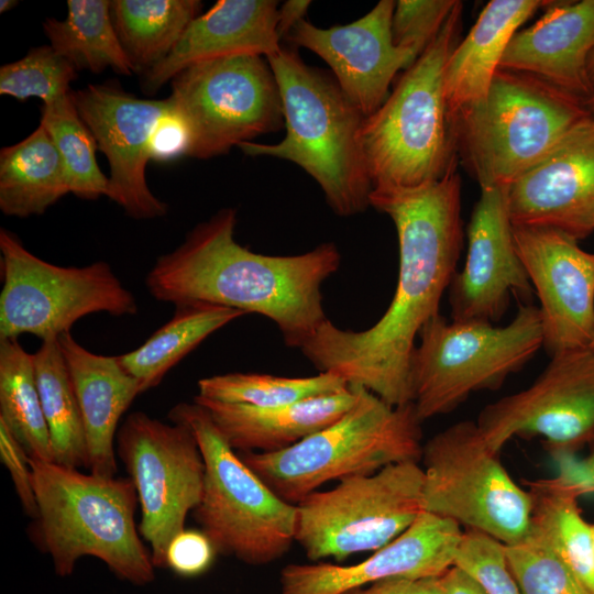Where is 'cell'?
<instances>
[{
	"label": "cell",
	"instance_id": "cell-44",
	"mask_svg": "<svg viewBox=\"0 0 594 594\" xmlns=\"http://www.w3.org/2000/svg\"><path fill=\"white\" fill-rule=\"evenodd\" d=\"M340 594H446L439 578H393L349 588Z\"/></svg>",
	"mask_w": 594,
	"mask_h": 594
},
{
	"label": "cell",
	"instance_id": "cell-12",
	"mask_svg": "<svg viewBox=\"0 0 594 594\" xmlns=\"http://www.w3.org/2000/svg\"><path fill=\"white\" fill-rule=\"evenodd\" d=\"M0 252V339L30 333L45 341L69 332L78 319L90 314L121 317L138 312L133 294L103 261L82 267L54 265L35 256L3 228Z\"/></svg>",
	"mask_w": 594,
	"mask_h": 594
},
{
	"label": "cell",
	"instance_id": "cell-17",
	"mask_svg": "<svg viewBox=\"0 0 594 594\" xmlns=\"http://www.w3.org/2000/svg\"><path fill=\"white\" fill-rule=\"evenodd\" d=\"M514 241L540 301L542 346L554 354L594 340V253L554 228L514 226Z\"/></svg>",
	"mask_w": 594,
	"mask_h": 594
},
{
	"label": "cell",
	"instance_id": "cell-43",
	"mask_svg": "<svg viewBox=\"0 0 594 594\" xmlns=\"http://www.w3.org/2000/svg\"><path fill=\"white\" fill-rule=\"evenodd\" d=\"M557 465L553 480L575 497L594 494V449L585 458L572 452L551 454Z\"/></svg>",
	"mask_w": 594,
	"mask_h": 594
},
{
	"label": "cell",
	"instance_id": "cell-47",
	"mask_svg": "<svg viewBox=\"0 0 594 594\" xmlns=\"http://www.w3.org/2000/svg\"><path fill=\"white\" fill-rule=\"evenodd\" d=\"M587 76L594 87V48L592 50L587 61Z\"/></svg>",
	"mask_w": 594,
	"mask_h": 594
},
{
	"label": "cell",
	"instance_id": "cell-40",
	"mask_svg": "<svg viewBox=\"0 0 594 594\" xmlns=\"http://www.w3.org/2000/svg\"><path fill=\"white\" fill-rule=\"evenodd\" d=\"M217 553L210 539L200 530H183L169 543L166 568L182 576L206 572Z\"/></svg>",
	"mask_w": 594,
	"mask_h": 594
},
{
	"label": "cell",
	"instance_id": "cell-4",
	"mask_svg": "<svg viewBox=\"0 0 594 594\" xmlns=\"http://www.w3.org/2000/svg\"><path fill=\"white\" fill-rule=\"evenodd\" d=\"M37 504L36 535L57 575L68 576L86 556L119 579L145 585L155 579L151 552L134 521L138 492L129 477H103L30 459Z\"/></svg>",
	"mask_w": 594,
	"mask_h": 594
},
{
	"label": "cell",
	"instance_id": "cell-18",
	"mask_svg": "<svg viewBox=\"0 0 594 594\" xmlns=\"http://www.w3.org/2000/svg\"><path fill=\"white\" fill-rule=\"evenodd\" d=\"M468 255L449 286L453 321L494 322L510 296L530 299L532 285L517 253L506 187L481 189L468 226Z\"/></svg>",
	"mask_w": 594,
	"mask_h": 594
},
{
	"label": "cell",
	"instance_id": "cell-20",
	"mask_svg": "<svg viewBox=\"0 0 594 594\" xmlns=\"http://www.w3.org/2000/svg\"><path fill=\"white\" fill-rule=\"evenodd\" d=\"M395 2L381 0L359 20L329 29L302 20L286 37L329 65L336 81L364 118L384 103L395 75L417 59L409 50L394 44Z\"/></svg>",
	"mask_w": 594,
	"mask_h": 594
},
{
	"label": "cell",
	"instance_id": "cell-37",
	"mask_svg": "<svg viewBox=\"0 0 594 594\" xmlns=\"http://www.w3.org/2000/svg\"><path fill=\"white\" fill-rule=\"evenodd\" d=\"M505 553L521 594H593L548 546L529 535L505 546Z\"/></svg>",
	"mask_w": 594,
	"mask_h": 594
},
{
	"label": "cell",
	"instance_id": "cell-9",
	"mask_svg": "<svg viewBox=\"0 0 594 594\" xmlns=\"http://www.w3.org/2000/svg\"><path fill=\"white\" fill-rule=\"evenodd\" d=\"M410 359L411 403L422 422L449 414L470 394L496 389L542 346L539 307L520 305L504 327L448 322L440 314L421 328Z\"/></svg>",
	"mask_w": 594,
	"mask_h": 594
},
{
	"label": "cell",
	"instance_id": "cell-35",
	"mask_svg": "<svg viewBox=\"0 0 594 594\" xmlns=\"http://www.w3.org/2000/svg\"><path fill=\"white\" fill-rule=\"evenodd\" d=\"M72 91L41 107L40 124L59 153L69 191L80 199L95 200L106 196L108 177L98 166L97 141L80 118Z\"/></svg>",
	"mask_w": 594,
	"mask_h": 594
},
{
	"label": "cell",
	"instance_id": "cell-2",
	"mask_svg": "<svg viewBox=\"0 0 594 594\" xmlns=\"http://www.w3.org/2000/svg\"><path fill=\"white\" fill-rule=\"evenodd\" d=\"M237 210L222 208L157 257L145 285L160 301L202 302L272 320L289 348L299 349L328 320L322 283L341 254L332 242L297 255L255 253L234 239Z\"/></svg>",
	"mask_w": 594,
	"mask_h": 594
},
{
	"label": "cell",
	"instance_id": "cell-36",
	"mask_svg": "<svg viewBox=\"0 0 594 594\" xmlns=\"http://www.w3.org/2000/svg\"><path fill=\"white\" fill-rule=\"evenodd\" d=\"M78 72L51 45L33 47L22 58L0 67V95L26 101L40 98L43 105L66 96Z\"/></svg>",
	"mask_w": 594,
	"mask_h": 594
},
{
	"label": "cell",
	"instance_id": "cell-8",
	"mask_svg": "<svg viewBox=\"0 0 594 594\" xmlns=\"http://www.w3.org/2000/svg\"><path fill=\"white\" fill-rule=\"evenodd\" d=\"M172 422L188 427L205 462V486L194 517L217 553L262 565L282 558L295 541L297 507L279 497L234 452L210 414L179 403Z\"/></svg>",
	"mask_w": 594,
	"mask_h": 594
},
{
	"label": "cell",
	"instance_id": "cell-27",
	"mask_svg": "<svg viewBox=\"0 0 594 594\" xmlns=\"http://www.w3.org/2000/svg\"><path fill=\"white\" fill-rule=\"evenodd\" d=\"M69 191L59 153L43 125L0 151V209L6 216L42 215Z\"/></svg>",
	"mask_w": 594,
	"mask_h": 594
},
{
	"label": "cell",
	"instance_id": "cell-11",
	"mask_svg": "<svg viewBox=\"0 0 594 594\" xmlns=\"http://www.w3.org/2000/svg\"><path fill=\"white\" fill-rule=\"evenodd\" d=\"M422 488L424 470L409 461L312 492L296 504L295 541L311 561L376 551L424 512Z\"/></svg>",
	"mask_w": 594,
	"mask_h": 594
},
{
	"label": "cell",
	"instance_id": "cell-51",
	"mask_svg": "<svg viewBox=\"0 0 594 594\" xmlns=\"http://www.w3.org/2000/svg\"><path fill=\"white\" fill-rule=\"evenodd\" d=\"M590 348L594 351V340H593V342H592V344H591Z\"/></svg>",
	"mask_w": 594,
	"mask_h": 594
},
{
	"label": "cell",
	"instance_id": "cell-45",
	"mask_svg": "<svg viewBox=\"0 0 594 594\" xmlns=\"http://www.w3.org/2000/svg\"><path fill=\"white\" fill-rule=\"evenodd\" d=\"M309 0H288L277 11V33L280 40L286 38L293 29L302 20L309 9Z\"/></svg>",
	"mask_w": 594,
	"mask_h": 594
},
{
	"label": "cell",
	"instance_id": "cell-31",
	"mask_svg": "<svg viewBox=\"0 0 594 594\" xmlns=\"http://www.w3.org/2000/svg\"><path fill=\"white\" fill-rule=\"evenodd\" d=\"M43 30L53 50L77 72L134 73L117 35L109 0H68L66 18L46 19Z\"/></svg>",
	"mask_w": 594,
	"mask_h": 594
},
{
	"label": "cell",
	"instance_id": "cell-39",
	"mask_svg": "<svg viewBox=\"0 0 594 594\" xmlns=\"http://www.w3.org/2000/svg\"><path fill=\"white\" fill-rule=\"evenodd\" d=\"M455 0H399L392 18V36L398 47L416 58L436 38L455 8Z\"/></svg>",
	"mask_w": 594,
	"mask_h": 594
},
{
	"label": "cell",
	"instance_id": "cell-34",
	"mask_svg": "<svg viewBox=\"0 0 594 594\" xmlns=\"http://www.w3.org/2000/svg\"><path fill=\"white\" fill-rule=\"evenodd\" d=\"M195 400L274 408L333 395L349 384L331 372L307 377H285L260 373H227L198 381Z\"/></svg>",
	"mask_w": 594,
	"mask_h": 594
},
{
	"label": "cell",
	"instance_id": "cell-19",
	"mask_svg": "<svg viewBox=\"0 0 594 594\" xmlns=\"http://www.w3.org/2000/svg\"><path fill=\"white\" fill-rule=\"evenodd\" d=\"M514 226L560 230L578 241L594 231V117L573 127L506 187Z\"/></svg>",
	"mask_w": 594,
	"mask_h": 594
},
{
	"label": "cell",
	"instance_id": "cell-50",
	"mask_svg": "<svg viewBox=\"0 0 594 594\" xmlns=\"http://www.w3.org/2000/svg\"><path fill=\"white\" fill-rule=\"evenodd\" d=\"M593 542H594V524L592 525Z\"/></svg>",
	"mask_w": 594,
	"mask_h": 594
},
{
	"label": "cell",
	"instance_id": "cell-38",
	"mask_svg": "<svg viewBox=\"0 0 594 594\" xmlns=\"http://www.w3.org/2000/svg\"><path fill=\"white\" fill-rule=\"evenodd\" d=\"M454 565L473 576L487 594H521L505 553V544L477 530L466 529Z\"/></svg>",
	"mask_w": 594,
	"mask_h": 594
},
{
	"label": "cell",
	"instance_id": "cell-30",
	"mask_svg": "<svg viewBox=\"0 0 594 594\" xmlns=\"http://www.w3.org/2000/svg\"><path fill=\"white\" fill-rule=\"evenodd\" d=\"M531 516L527 535L548 546L594 594L592 525L582 516L578 497L553 477L527 482Z\"/></svg>",
	"mask_w": 594,
	"mask_h": 594
},
{
	"label": "cell",
	"instance_id": "cell-28",
	"mask_svg": "<svg viewBox=\"0 0 594 594\" xmlns=\"http://www.w3.org/2000/svg\"><path fill=\"white\" fill-rule=\"evenodd\" d=\"M244 312L218 305L193 302L176 306L170 320L135 350L118 355L142 393L157 386L166 373L210 334Z\"/></svg>",
	"mask_w": 594,
	"mask_h": 594
},
{
	"label": "cell",
	"instance_id": "cell-10",
	"mask_svg": "<svg viewBox=\"0 0 594 594\" xmlns=\"http://www.w3.org/2000/svg\"><path fill=\"white\" fill-rule=\"evenodd\" d=\"M476 422L463 420L422 447L424 512L477 530L505 546L529 529L531 497L506 471Z\"/></svg>",
	"mask_w": 594,
	"mask_h": 594
},
{
	"label": "cell",
	"instance_id": "cell-32",
	"mask_svg": "<svg viewBox=\"0 0 594 594\" xmlns=\"http://www.w3.org/2000/svg\"><path fill=\"white\" fill-rule=\"evenodd\" d=\"M33 364L54 462L88 469L84 422L58 338L42 341L33 353Z\"/></svg>",
	"mask_w": 594,
	"mask_h": 594
},
{
	"label": "cell",
	"instance_id": "cell-6",
	"mask_svg": "<svg viewBox=\"0 0 594 594\" xmlns=\"http://www.w3.org/2000/svg\"><path fill=\"white\" fill-rule=\"evenodd\" d=\"M590 116L585 100L499 68L483 99L449 118L457 156L483 189L509 186Z\"/></svg>",
	"mask_w": 594,
	"mask_h": 594
},
{
	"label": "cell",
	"instance_id": "cell-15",
	"mask_svg": "<svg viewBox=\"0 0 594 594\" xmlns=\"http://www.w3.org/2000/svg\"><path fill=\"white\" fill-rule=\"evenodd\" d=\"M476 425L496 453L516 436L542 437L551 454L594 442V351L552 355L528 388L485 406Z\"/></svg>",
	"mask_w": 594,
	"mask_h": 594
},
{
	"label": "cell",
	"instance_id": "cell-3",
	"mask_svg": "<svg viewBox=\"0 0 594 594\" xmlns=\"http://www.w3.org/2000/svg\"><path fill=\"white\" fill-rule=\"evenodd\" d=\"M283 106L285 138L276 144L244 142L249 156L293 162L320 186L340 217L365 210L372 183L360 146L361 111L334 77L306 64L296 50L284 47L266 57Z\"/></svg>",
	"mask_w": 594,
	"mask_h": 594
},
{
	"label": "cell",
	"instance_id": "cell-42",
	"mask_svg": "<svg viewBox=\"0 0 594 594\" xmlns=\"http://www.w3.org/2000/svg\"><path fill=\"white\" fill-rule=\"evenodd\" d=\"M190 141L186 121L173 108L154 125L148 144L150 157L156 162H169L188 155Z\"/></svg>",
	"mask_w": 594,
	"mask_h": 594
},
{
	"label": "cell",
	"instance_id": "cell-49",
	"mask_svg": "<svg viewBox=\"0 0 594 594\" xmlns=\"http://www.w3.org/2000/svg\"><path fill=\"white\" fill-rule=\"evenodd\" d=\"M585 106L590 111L591 116L594 117V90L590 97L585 100Z\"/></svg>",
	"mask_w": 594,
	"mask_h": 594
},
{
	"label": "cell",
	"instance_id": "cell-24",
	"mask_svg": "<svg viewBox=\"0 0 594 594\" xmlns=\"http://www.w3.org/2000/svg\"><path fill=\"white\" fill-rule=\"evenodd\" d=\"M58 342L84 422L88 469L95 475L113 477L118 424L142 393L140 384L123 369L118 356L88 351L70 332L61 334Z\"/></svg>",
	"mask_w": 594,
	"mask_h": 594
},
{
	"label": "cell",
	"instance_id": "cell-25",
	"mask_svg": "<svg viewBox=\"0 0 594 594\" xmlns=\"http://www.w3.org/2000/svg\"><path fill=\"white\" fill-rule=\"evenodd\" d=\"M354 386L333 395L274 408L195 400L208 410L229 444L242 452L289 448L342 417L356 402Z\"/></svg>",
	"mask_w": 594,
	"mask_h": 594
},
{
	"label": "cell",
	"instance_id": "cell-48",
	"mask_svg": "<svg viewBox=\"0 0 594 594\" xmlns=\"http://www.w3.org/2000/svg\"><path fill=\"white\" fill-rule=\"evenodd\" d=\"M19 1L15 0H1L0 1V13H4L11 9H13Z\"/></svg>",
	"mask_w": 594,
	"mask_h": 594
},
{
	"label": "cell",
	"instance_id": "cell-29",
	"mask_svg": "<svg viewBox=\"0 0 594 594\" xmlns=\"http://www.w3.org/2000/svg\"><path fill=\"white\" fill-rule=\"evenodd\" d=\"M198 0H113L112 22L134 73L143 75L174 50L200 14Z\"/></svg>",
	"mask_w": 594,
	"mask_h": 594
},
{
	"label": "cell",
	"instance_id": "cell-26",
	"mask_svg": "<svg viewBox=\"0 0 594 594\" xmlns=\"http://www.w3.org/2000/svg\"><path fill=\"white\" fill-rule=\"evenodd\" d=\"M548 2L492 0L483 8L444 65L443 89L449 117L486 96L510 38Z\"/></svg>",
	"mask_w": 594,
	"mask_h": 594
},
{
	"label": "cell",
	"instance_id": "cell-33",
	"mask_svg": "<svg viewBox=\"0 0 594 594\" xmlns=\"http://www.w3.org/2000/svg\"><path fill=\"white\" fill-rule=\"evenodd\" d=\"M0 421L31 460L54 462L33 354L16 339H0Z\"/></svg>",
	"mask_w": 594,
	"mask_h": 594
},
{
	"label": "cell",
	"instance_id": "cell-5",
	"mask_svg": "<svg viewBox=\"0 0 594 594\" xmlns=\"http://www.w3.org/2000/svg\"><path fill=\"white\" fill-rule=\"evenodd\" d=\"M463 4L398 79L384 103L363 119L360 146L372 190L414 189L457 165L444 89L446 62L454 47Z\"/></svg>",
	"mask_w": 594,
	"mask_h": 594
},
{
	"label": "cell",
	"instance_id": "cell-22",
	"mask_svg": "<svg viewBox=\"0 0 594 594\" xmlns=\"http://www.w3.org/2000/svg\"><path fill=\"white\" fill-rule=\"evenodd\" d=\"M594 48V0L549 1L544 14L510 38L499 68L537 77L586 100Z\"/></svg>",
	"mask_w": 594,
	"mask_h": 594
},
{
	"label": "cell",
	"instance_id": "cell-14",
	"mask_svg": "<svg viewBox=\"0 0 594 594\" xmlns=\"http://www.w3.org/2000/svg\"><path fill=\"white\" fill-rule=\"evenodd\" d=\"M117 446L138 492L140 532L154 566L166 568L170 541L185 529L187 514L204 494L205 462L197 440L185 425L135 411L119 428Z\"/></svg>",
	"mask_w": 594,
	"mask_h": 594
},
{
	"label": "cell",
	"instance_id": "cell-46",
	"mask_svg": "<svg viewBox=\"0 0 594 594\" xmlns=\"http://www.w3.org/2000/svg\"><path fill=\"white\" fill-rule=\"evenodd\" d=\"M441 581L446 594H487L473 576L457 565L441 575Z\"/></svg>",
	"mask_w": 594,
	"mask_h": 594
},
{
	"label": "cell",
	"instance_id": "cell-1",
	"mask_svg": "<svg viewBox=\"0 0 594 594\" xmlns=\"http://www.w3.org/2000/svg\"><path fill=\"white\" fill-rule=\"evenodd\" d=\"M370 204L396 228L399 267L384 315L362 331L326 320L300 348L320 371L342 377L392 406L410 404V359L421 328L439 312L462 249L457 165L437 182L405 190H372Z\"/></svg>",
	"mask_w": 594,
	"mask_h": 594
},
{
	"label": "cell",
	"instance_id": "cell-16",
	"mask_svg": "<svg viewBox=\"0 0 594 594\" xmlns=\"http://www.w3.org/2000/svg\"><path fill=\"white\" fill-rule=\"evenodd\" d=\"M75 107L107 157L110 176L106 196L134 219H155L167 205L150 189L145 170L148 144L157 120L172 110L169 97L148 100L127 92L118 82L88 85L72 91Z\"/></svg>",
	"mask_w": 594,
	"mask_h": 594
},
{
	"label": "cell",
	"instance_id": "cell-41",
	"mask_svg": "<svg viewBox=\"0 0 594 594\" xmlns=\"http://www.w3.org/2000/svg\"><path fill=\"white\" fill-rule=\"evenodd\" d=\"M0 458L11 475L24 512L36 519L37 504L30 458L2 421H0Z\"/></svg>",
	"mask_w": 594,
	"mask_h": 594
},
{
	"label": "cell",
	"instance_id": "cell-21",
	"mask_svg": "<svg viewBox=\"0 0 594 594\" xmlns=\"http://www.w3.org/2000/svg\"><path fill=\"white\" fill-rule=\"evenodd\" d=\"M457 522L422 512L404 532L353 565L288 564L282 594H340L393 578H439L454 565L463 531Z\"/></svg>",
	"mask_w": 594,
	"mask_h": 594
},
{
	"label": "cell",
	"instance_id": "cell-13",
	"mask_svg": "<svg viewBox=\"0 0 594 594\" xmlns=\"http://www.w3.org/2000/svg\"><path fill=\"white\" fill-rule=\"evenodd\" d=\"M175 110L190 132L187 156L207 160L284 125L279 89L264 56L191 64L170 80Z\"/></svg>",
	"mask_w": 594,
	"mask_h": 594
},
{
	"label": "cell",
	"instance_id": "cell-23",
	"mask_svg": "<svg viewBox=\"0 0 594 594\" xmlns=\"http://www.w3.org/2000/svg\"><path fill=\"white\" fill-rule=\"evenodd\" d=\"M277 11L274 0H218L189 24L166 58L142 75L143 91L155 94L195 63L277 53L282 48Z\"/></svg>",
	"mask_w": 594,
	"mask_h": 594
},
{
	"label": "cell",
	"instance_id": "cell-7",
	"mask_svg": "<svg viewBox=\"0 0 594 594\" xmlns=\"http://www.w3.org/2000/svg\"><path fill=\"white\" fill-rule=\"evenodd\" d=\"M354 387L355 404L330 426L284 450L241 452L240 458L273 492L295 505L329 481L419 462L421 421L413 403L392 406Z\"/></svg>",
	"mask_w": 594,
	"mask_h": 594
}]
</instances>
